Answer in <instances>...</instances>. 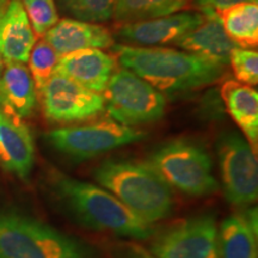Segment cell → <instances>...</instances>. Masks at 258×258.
<instances>
[{
  "instance_id": "obj_3",
  "label": "cell",
  "mask_w": 258,
  "mask_h": 258,
  "mask_svg": "<svg viewBox=\"0 0 258 258\" xmlns=\"http://www.w3.org/2000/svg\"><path fill=\"white\" fill-rule=\"evenodd\" d=\"M93 177L147 224L153 225L172 213V188L147 161L105 160L96 167Z\"/></svg>"
},
{
  "instance_id": "obj_19",
  "label": "cell",
  "mask_w": 258,
  "mask_h": 258,
  "mask_svg": "<svg viewBox=\"0 0 258 258\" xmlns=\"http://www.w3.org/2000/svg\"><path fill=\"white\" fill-rule=\"evenodd\" d=\"M226 34L239 48L258 46V0L237 4L217 12Z\"/></svg>"
},
{
  "instance_id": "obj_25",
  "label": "cell",
  "mask_w": 258,
  "mask_h": 258,
  "mask_svg": "<svg viewBox=\"0 0 258 258\" xmlns=\"http://www.w3.org/2000/svg\"><path fill=\"white\" fill-rule=\"evenodd\" d=\"M230 64L237 80L245 85H257L258 53L253 49L235 48L230 56Z\"/></svg>"
},
{
  "instance_id": "obj_23",
  "label": "cell",
  "mask_w": 258,
  "mask_h": 258,
  "mask_svg": "<svg viewBox=\"0 0 258 258\" xmlns=\"http://www.w3.org/2000/svg\"><path fill=\"white\" fill-rule=\"evenodd\" d=\"M57 60H59V56L49 43H47L44 40L35 43L28 62L29 72L35 83L37 95L54 74V69H55Z\"/></svg>"
},
{
  "instance_id": "obj_27",
  "label": "cell",
  "mask_w": 258,
  "mask_h": 258,
  "mask_svg": "<svg viewBox=\"0 0 258 258\" xmlns=\"http://www.w3.org/2000/svg\"><path fill=\"white\" fill-rule=\"evenodd\" d=\"M117 258H157L150 251L133 243H125L118 247Z\"/></svg>"
},
{
  "instance_id": "obj_12",
  "label": "cell",
  "mask_w": 258,
  "mask_h": 258,
  "mask_svg": "<svg viewBox=\"0 0 258 258\" xmlns=\"http://www.w3.org/2000/svg\"><path fill=\"white\" fill-rule=\"evenodd\" d=\"M0 163L6 171L28 179L35 163V144L23 120L0 106Z\"/></svg>"
},
{
  "instance_id": "obj_4",
  "label": "cell",
  "mask_w": 258,
  "mask_h": 258,
  "mask_svg": "<svg viewBox=\"0 0 258 258\" xmlns=\"http://www.w3.org/2000/svg\"><path fill=\"white\" fill-rule=\"evenodd\" d=\"M0 258H98L93 247L38 219L0 211Z\"/></svg>"
},
{
  "instance_id": "obj_11",
  "label": "cell",
  "mask_w": 258,
  "mask_h": 258,
  "mask_svg": "<svg viewBox=\"0 0 258 258\" xmlns=\"http://www.w3.org/2000/svg\"><path fill=\"white\" fill-rule=\"evenodd\" d=\"M203 18L205 16L199 11L176 12L147 21L120 24L116 30V36L131 46H167L198 28Z\"/></svg>"
},
{
  "instance_id": "obj_18",
  "label": "cell",
  "mask_w": 258,
  "mask_h": 258,
  "mask_svg": "<svg viewBox=\"0 0 258 258\" xmlns=\"http://www.w3.org/2000/svg\"><path fill=\"white\" fill-rule=\"evenodd\" d=\"M220 95L225 103L226 110L256 152L258 143L257 90L237 80H226L221 86Z\"/></svg>"
},
{
  "instance_id": "obj_26",
  "label": "cell",
  "mask_w": 258,
  "mask_h": 258,
  "mask_svg": "<svg viewBox=\"0 0 258 258\" xmlns=\"http://www.w3.org/2000/svg\"><path fill=\"white\" fill-rule=\"evenodd\" d=\"M252 2V0H192V4L198 8L201 14L208 12H220L240 3Z\"/></svg>"
},
{
  "instance_id": "obj_16",
  "label": "cell",
  "mask_w": 258,
  "mask_h": 258,
  "mask_svg": "<svg viewBox=\"0 0 258 258\" xmlns=\"http://www.w3.org/2000/svg\"><path fill=\"white\" fill-rule=\"evenodd\" d=\"M36 43L22 0H10L0 19V56L4 63H27Z\"/></svg>"
},
{
  "instance_id": "obj_2",
  "label": "cell",
  "mask_w": 258,
  "mask_h": 258,
  "mask_svg": "<svg viewBox=\"0 0 258 258\" xmlns=\"http://www.w3.org/2000/svg\"><path fill=\"white\" fill-rule=\"evenodd\" d=\"M51 189L64 211L85 227L139 240L156 234L153 225L141 220L102 186L56 175Z\"/></svg>"
},
{
  "instance_id": "obj_7",
  "label": "cell",
  "mask_w": 258,
  "mask_h": 258,
  "mask_svg": "<svg viewBox=\"0 0 258 258\" xmlns=\"http://www.w3.org/2000/svg\"><path fill=\"white\" fill-rule=\"evenodd\" d=\"M46 138L57 152L70 159L82 161L138 143L145 138V133L110 120L53 129Z\"/></svg>"
},
{
  "instance_id": "obj_22",
  "label": "cell",
  "mask_w": 258,
  "mask_h": 258,
  "mask_svg": "<svg viewBox=\"0 0 258 258\" xmlns=\"http://www.w3.org/2000/svg\"><path fill=\"white\" fill-rule=\"evenodd\" d=\"M66 15L90 23L108 22L114 17L115 0H57Z\"/></svg>"
},
{
  "instance_id": "obj_17",
  "label": "cell",
  "mask_w": 258,
  "mask_h": 258,
  "mask_svg": "<svg viewBox=\"0 0 258 258\" xmlns=\"http://www.w3.org/2000/svg\"><path fill=\"white\" fill-rule=\"evenodd\" d=\"M37 105V91L24 63H5L0 77V106L21 120L30 117Z\"/></svg>"
},
{
  "instance_id": "obj_13",
  "label": "cell",
  "mask_w": 258,
  "mask_h": 258,
  "mask_svg": "<svg viewBox=\"0 0 258 258\" xmlns=\"http://www.w3.org/2000/svg\"><path fill=\"white\" fill-rule=\"evenodd\" d=\"M115 55L102 49H83L61 56L54 73L66 77L84 88L101 93L117 70Z\"/></svg>"
},
{
  "instance_id": "obj_15",
  "label": "cell",
  "mask_w": 258,
  "mask_h": 258,
  "mask_svg": "<svg viewBox=\"0 0 258 258\" xmlns=\"http://www.w3.org/2000/svg\"><path fill=\"white\" fill-rule=\"evenodd\" d=\"M202 15L205 16L202 23L188 34L183 35L173 46L180 48L183 51L227 66L230 64L232 51L239 47L226 34L215 12Z\"/></svg>"
},
{
  "instance_id": "obj_14",
  "label": "cell",
  "mask_w": 258,
  "mask_h": 258,
  "mask_svg": "<svg viewBox=\"0 0 258 258\" xmlns=\"http://www.w3.org/2000/svg\"><path fill=\"white\" fill-rule=\"evenodd\" d=\"M57 56L83 49H106L114 46L111 32L103 25L78 19H61L43 36Z\"/></svg>"
},
{
  "instance_id": "obj_5",
  "label": "cell",
  "mask_w": 258,
  "mask_h": 258,
  "mask_svg": "<svg viewBox=\"0 0 258 258\" xmlns=\"http://www.w3.org/2000/svg\"><path fill=\"white\" fill-rule=\"evenodd\" d=\"M147 163L171 188L189 196H208L219 189L212 158L195 141L177 139L161 145L151 153Z\"/></svg>"
},
{
  "instance_id": "obj_29",
  "label": "cell",
  "mask_w": 258,
  "mask_h": 258,
  "mask_svg": "<svg viewBox=\"0 0 258 258\" xmlns=\"http://www.w3.org/2000/svg\"><path fill=\"white\" fill-rule=\"evenodd\" d=\"M9 2H10V0H0V19H2L6 8H8Z\"/></svg>"
},
{
  "instance_id": "obj_9",
  "label": "cell",
  "mask_w": 258,
  "mask_h": 258,
  "mask_svg": "<svg viewBox=\"0 0 258 258\" xmlns=\"http://www.w3.org/2000/svg\"><path fill=\"white\" fill-rule=\"evenodd\" d=\"M150 252L157 258H220L214 215H198L172 225L154 238Z\"/></svg>"
},
{
  "instance_id": "obj_10",
  "label": "cell",
  "mask_w": 258,
  "mask_h": 258,
  "mask_svg": "<svg viewBox=\"0 0 258 258\" xmlns=\"http://www.w3.org/2000/svg\"><path fill=\"white\" fill-rule=\"evenodd\" d=\"M37 96L46 118L55 123L86 121L105 110L104 97L101 93L55 73Z\"/></svg>"
},
{
  "instance_id": "obj_24",
  "label": "cell",
  "mask_w": 258,
  "mask_h": 258,
  "mask_svg": "<svg viewBox=\"0 0 258 258\" xmlns=\"http://www.w3.org/2000/svg\"><path fill=\"white\" fill-rule=\"evenodd\" d=\"M22 4L36 37H43L59 22L54 0H22Z\"/></svg>"
},
{
  "instance_id": "obj_30",
  "label": "cell",
  "mask_w": 258,
  "mask_h": 258,
  "mask_svg": "<svg viewBox=\"0 0 258 258\" xmlns=\"http://www.w3.org/2000/svg\"><path fill=\"white\" fill-rule=\"evenodd\" d=\"M4 66H5L4 60H3L2 56H0V77H2V73H3V70H4Z\"/></svg>"
},
{
  "instance_id": "obj_1",
  "label": "cell",
  "mask_w": 258,
  "mask_h": 258,
  "mask_svg": "<svg viewBox=\"0 0 258 258\" xmlns=\"http://www.w3.org/2000/svg\"><path fill=\"white\" fill-rule=\"evenodd\" d=\"M111 49L121 67L167 95L212 85L226 73L224 64L173 48L114 44Z\"/></svg>"
},
{
  "instance_id": "obj_8",
  "label": "cell",
  "mask_w": 258,
  "mask_h": 258,
  "mask_svg": "<svg viewBox=\"0 0 258 258\" xmlns=\"http://www.w3.org/2000/svg\"><path fill=\"white\" fill-rule=\"evenodd\" d=\"M218 159L226 200L237 207L257 201L258 164L249 141L237 132H226L219 138Z\"/></svg>"
},
{
  "instance_id": "obj_20",
  "label": "cell",
  "mask_w": 258,
  "mask_h": 258,
  "mask_svg": "<svg viewBox=\"0 0 258 258\" xmlns=\"http://www.w3.org/2000/svg\"><path fill=\"white\" fill-rule=\"evenodd\" d=\"M220 258H257V234L240 214L224 219L218 228Z\"/></svg>"
},
{
  "instance_id": "obj_28",
  "label": "cell",
  "mask_w": 258,
  "mask_h": 258,
  "mask_svg": "<svg viewBox=\"0 0 258 258\" xmlns=\"http://www.w3.org/2000/svg\"><path fill=\"white\" fill-rule=\"evenodd\" d=\"M243 219L249 225V227L252 230L254 233H258L257 228H258V219H257V208H249L246 209L243 214H240Z\"/></svg>"
},
{
  "instance_id": "obj_21",
  "label": "cell",
  "mask_w": 258,
  "mask_h": 258,
  "mask_svg": "<svg viewBox=\"0 0 258 258\" xmlns=\"http://www.w3.org/2000/svg\"><path fill=\"white\" fill-rule=\"evenodd\" d=\"M189 0H115L114 17L118 24L163 17L184 10Z\"/></svg>"
},
{
  "instance_id": "obj_6",
  "label": "cell",
  "mask_w": 258,
  "mask_h": 258,
  "mask_svg": "<svg viewBox=\"0 0 258 258\" xmlns=\"http://www.w3.org/2000/svg\"><path fill=\"white\" fill-rule=\"evenodd\" d=\"M103 97L112 120L128 127L156 122L165 115L164 93L123 67L112 74Z\"/></svg>"
}]
</instances>
